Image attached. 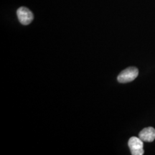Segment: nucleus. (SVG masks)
Returning a JSON list of instances; mask_svg holds the SVG:
<instances>
[{"label":"nucleus","mask_w":155,"mask_h":155,"mask_svg":"<svg viewBox=\"0 0 155 155\" xmlns=\"http://www.w3.org/2000/svg\"><path fill=\"white\" fill-rule=\"evenodd\" d=\"M17 17H18L19 22L24 25L30 24L32 22V20H33V14L27 7H19L17 11Z\"/></svg>","instance_id":"3"},{"label":"nucleus","mask_w":155,"mask_h":155,"mask_svg":"<svg viewBox=\"0 0 155 155\" xmlns=\"http://www.w3.org/2000/svg\"><path fill=\"white\" fill-rule=\"evenodd\" d=\"M139 137L143 141L152 142L155 139V129L153 127L144 128L139 132Z\"/></svg>","instance_id":"4"},{"label":"nucleus","mask_w":155,"mask_h":155,"mask_svg":"<svg viewBox=\"0 0 155 155\" xmlns=\"http://www.w3.org/2000/svg\"><path fill=\"white\" fill-rule=\"evenodd\" d=\"M129 148H130L131 154L132 155H142L144 154V144L143 141L138 137H132L129 139Z\"/></svg>","instance_id":"2"},{"label":"nucleus","mask_w":155,"mask_h":155,"mask_svg":"<svg viewBox=\"0 0 155 155\" xmlns=\"http://www.w3.org/2000/svg\"><path fill=\"white\" fill-rule=\"evenodd\" d=\"M138 75L139 71L137 68L129 67L121 71V73L118 75L117 80L121 83H129L135 80Z\"/></svg>","instance_id":"1"}]
</instances>
